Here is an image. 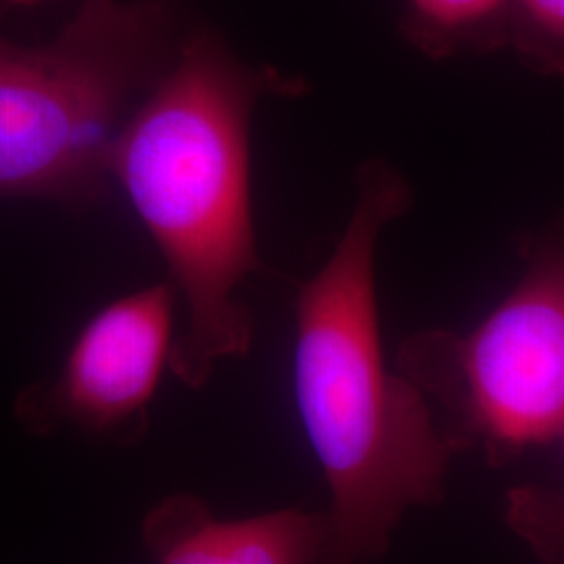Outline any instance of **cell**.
<instances>
[{
  "label": "cell",
  "mask_w": 564,
  "mask_h": 564,
  "mask_svg": "<svg viewBox=\"0 0 564 564\" xmlns=\"http://www.w3.org/2000/svg\"><path fill=\"white\" fill-rule=\"evenodd\" d=\"M356 184L341 239L295 303V398L330 489L318 564L381 558L408 508L442 500L452 456L421 389L384 368L381 347L377 245L412 191L383 162L362 165Z\"/></svg>",
  "instance_id": "cell-1"
},
{
  "label": "cell",
  "mask_w": 564,
  "mask_h": 564,
  "mask_svg": "<svg viewBox=\"0 0 564 564\" xmlns=\"http://www.w3.org/2000/svg\"><path fill=\"white\" fill-rule=\"evenodd\" d=\"M276 72L237 59L209 30L182 36L162 78L121 126L111 181L158 242L186 328L170 368L191 389L216 364L247 356L251 312L235 300L262 270L249 188V128L263 93L291 90Z\"/></svg>",
  "instance_id": "cell-2"
},
{
  "label": "cell",
  "mask_w": 564,
  "mask_h": 564,
  "mask_svg": "<svg viewBox=\"0 0 564 564\" xmlns=\"http://www.w3.org/2000/svg\"><path fill=\"white\" fill-rule=\"evenodd\" d=\"M167 0H86L42 46L0 39V199L99 202L121 126L176 55Z\"/></svg>",
  "instance_id": "cell-3"
},
{
  "label": "cell",
  "mask_w": 564,
  "mask_h": 564,
  "mask_svg": "<svg viewBox=\"0 0 564 564\" xmlns=\"http://www.w3.org/2000/svg\"><path fill=\"white\" fill-rule=\"evenodd\" d=\"M452 364L466 421L498 456L564 424V228L533 247L523 281L466 337L426 335Z\"/></svg>",
  "instance_id": "cell-4"
},
{
  "label": "cell",
  "mask_w": 564,
  "mask_h": 564,
  "mask_svg": "<svg viewBox=\"0 0 564 564\" xmlns=\"http://www.w3.org/2000/svg\"><path fill=\"white\" fill-rule=\"evenodd\" d=\"M174 289L155 284L109 303L84 324L53 381L28 387L15 419L30 433L74 426L93 435L141 433L170 364Z\"/></svg>",
  "instance_id": "cell-5"
},
{
  "label": "cell",
  "mask_w": 564,
  "mask_h": 564,
  "mask_svg": "<svg viewBox=\"0 0 564 564\" xmlns=\"http://www.w3.org/2000/svg\"><path fill=\"white\" fill-rule=\"evenodd\" d=\"M153 564H318L326 517L297 508L218 521L195 496H170L142 523Z\"/></svg>",
  "instance_id": "cell-6"
},
{
  "label": "cell",
  "mask_w": 564,
  "mask_h": 564,
  "mask_svg": "<svg viewBox=\"0 0 564 564\" xmlns=\"http://www.w3.org/2000/svg\"><path fill=\"white\" fill-rule=\"evenodd\" d=\"M514 0H405L403 39L429 59L508 48Z\"/></svg>",
  "instance_id": "cell-7"
},
{
  "label": "cell",
  "mask_w": 564,
  "mask_h": 564,
  "mask_svg": "<svg viewBox=\"0 0 564 564\" xmlns=\"http://www.w3.org/2000/svg\"><path fill=\"white\" fill-rule=\"evenodd\" d=\"M508 48L529 69L564 80V0H514Z\"/></svg>",
  "instance_id": "cell-8"
},
{
  "label": "cell",
  "mask_w": 564,
  "mask_h": 564,
  "mask_svg": "<svg viewBox=\"0 0 564 564\" xmlns=\"http://www.w3.org/2000/svg\"><path fill=\"white\" fill-rule=\"evenodd\" d=\"M563 442L564 424L558 433ZM508 519L512 529L523 535L544 558L564 556V485L563 489H519L508 500Z\"/></svg>",
  "instance_id": "cell-9"
},
{
  "label": "cell",
  "mask_w": 564,
  "mask_h": 564,
  "mask_svg": "<svg viewBox=\"0 0 564 564\" xmlns=\"http://www.w3.org/2000/svg\"><path fill=\"white\" fill-rule=\"evenodd\" d=\"M2 2H13V4H30V2H39V0H2Z\"/></svg>",
  "instance_id": "cell-10"
}]
</instances>
